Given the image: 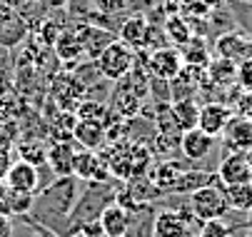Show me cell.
<instances>
[{
    "instance_id": "6da1fadb",
    "label": "cell",
    "mask_w": 252,
    "mask_h": 237,
    "mask_svg": "<svg viewBox=\"0 0 252 237\" xmlns=\"http://www.w3.org/2000/svg\"><path fill=\"white\" fill-rule=\"evenodd\" d=\"M135 65V50L120 40H113L107 45L97 58H95V67L97 73L110 80V83H118L120 78H125L130 73V67Z\"/></svg>"
},
{
    "instance_id": "d590c367",
    "label": "cell",
    "mask_w": 252,
    "mask_h": 237,
    "mask_svg": "<svg viewBox=\"0 0 252 237\" xmlns=\"http://www.w3.org/2000/svg\"><path fill=\"white\" fill-rule=\"evenodd\" d=\"M35 3H43V0H23V5H35Z\"/></svg>"
},
{
    "instance_id": "5bb4252c",
    "label": "cell",
    "mask_w": 252,
    "mask_h": 237,
    "mask_svg": "<svg viewBox=\"0 0 252 237\" xmlns=\"http://www.w3.org/2000/svg\"><path fill=\"white\" fill-rule=\"evenodd\" d=\"M97 225H100L105 237H125L130 230V212L125 207H120L118 202H113V205H107L100 212Z\"/></svg>"
},
{
    "instance_id": "9a60e30c",
    "label": "cell",
    "mask_w": 252,
    "mask_h": 237,
    "mask_svg": "<svg viewBox=\"0 0 252 237\" xmlns=\"http://www.w3.org/2000/svg\"><path fill=\"white\" fill-rule=\"evenodd\" d=\"M123 120H132V118H137L140 113H142V100L123 83V80H118V85H115V90H113V105H110Z\"/></svg>"
},
{
    "instance_id": "d4e9b609",
    "label": "cell",
    "mask_w": 252,
    "mask_h": 237,
    "mask_svg": "<svg viewBox=\"0 0 252 237\" xmlns=\"http://www.w3.org/2000/svg\"><path fill=\"white\" fill-rule=\"evenodd\" d=\"M165 35L175 43V45H188L192 40V32H190V25L180 18V15H172L167 18L165 23Z\"/></svg>"
},
{
    "instance_id": "d6a6232c",
    "label": "cell",
    "mask_w": 252,
    "mask_h": 237,
    "mask_svg": "<svg viewBox=\"0 0 252 237\" xmlns=\"http://www.w3.org/2000/svg\"><path fill=\"white\" fill-rule=\"evenodd\" d=\"M0 237H13V222L8 215H0Z\"/></svg>"
},
{
    "instance_id": "9c48e42d",
    "label": "cell",
    "mask_w": 252,
    "mask_h": 237,
    "mask_svg": "<svg viewBox=\"0 0 252 237\" xmlns=\"http://www.w3.org/2000/svg\"><path fill=\"white\" fill-rule=\"evenodd\" d=\"M107 162L102 157L95 155V150H78L75 152V162H73V175L78 180L85 182H97L102 178H107Z\"/></svg>"
},
{
    "instance_id": "e575fe53",
    "label": "cell",
    "mask_w": 252,
    "mask_h": 237,
    "mask_svg": "<svg viewBox=\"0 0 252 237\" xmlns=\"http://www.w3.org/2000/svg\"><path fill=\"white\" fill-rule=\"evenodd\" d=\"M0 3H5V5H13V8H20V5H23V0H0Z\"/></svg>"
},
{
    "instance_id": "f1b7e54d",
    "label": "cell",
    "mask_w": 252,
    "mask_h": 237,
    "mask_svg": "<svg viewBox=\"0 0 252 237\" xmlns=\"http://www.w3.org/2000/svg\"><path fill=\"white\" fill-rule=\"evenodd\" d=\"M197 237H230V227L225 225V220H205L200 225V235Z\"/></svg>"
},
{
    "instance_id": "f35d334b",
    "label": "cell",
    "mask_w": 252,
    "mask_h": 237,
    "mask_svg": "<svg viewBox=\"0 0 252 237\" xmlns=\"http://www.w3.org/2000/svg\"><path fill=\"white\" fill-rule=\"evenodd\" d=\"M125 237H130V235H125Z\"/></svg>"
},
{
    "instance_id": "4316f807",
    "label": "cell",
    "mask_w": 252,
    "mask_h": 237,
    "mask_svg": "<svg viewBox=\"0 0 252 237\" xmlns=\"http://www.w3.org/2000/svg\"><path fill=\"white\" fill-rule=\"evenodd\" d=\"M48 155V148L40 140H25L20 143V160H28L32 165H43Z\"/></svg>"
},
{
    "instance_id": "44dd1931",
    "label": "cell",
    "mask_w": 252,
    "mask_h": 237,
    "mask_svg": "<svg viewBox=\"0 0 252 237\" xmlns=\"http://www.w3.org/2000/svg\"><path fill=\"white\" fill-rule=\"evenodd\" d=\"M170 108H172V118H175L180 132L197 127V120H200V105L195 103L192 97H175Z\"/></svg>"
},
{
    "instance_id": "4dcf8cb0",
    "label": "cell",
    "mask_w": 252,
    "mask_h": 237,
    "mask_svg": "<svg viewBox=\"0 0 252 237\" xmlns=\"http://www.w3.org/2000/svg\"><path fill=\"white\" fill-rule=\"evenodd\" d=\"M13 162H15V160H13V145H10L8 138H3V135H0V180H5V175H8V170H10Z\"/></svg>"
},
{
    "instance_id": "8992f818",
    "label": "cell",
    "mask_w": 252,
    "mask_h": 237,
    "mask_svg": "<svg viewBox=\"0 0 252 237\" xmlns=\"http://www.w3.org/2000/svg\"><path fill=\"white\" fill-rule=\"evenodd\" d=\"M218 178L222 185H240V182H252V165L247 152H230L222 157L218 167Z\"/></svg>"
},
{
    "instance_id": "603a6c76",
    "label": "cell",
    "mask_w": 252,
    "mask_h": 237,
    "mask_svg": "<svg viewBox=\"0 0 252 237\" xmlns=\"http://www.w3.org/2000/svg\"><path fill=\"white\" fill-rule=\"evenodd\" d=\"M218 53L222 55V58H227V60H240V53H242V58H252V48H250V43L245 40V38H240V35H225V38H220L218 40Z\"/></svg>"
},
{
    "instance_id": "83f0119b",
    "label": "cell",
    "mask_w": 252,
    "mask_h": 237,
    "mask_svg": "<svg viewBox=\"0 0 252 237\" xmlns=\"http://www.w3.org/2000/svg\"><path fill=\"white\" fill-rule=\"evenodd\" d=\"M90 5L107 18H115L127 10V0H90Z\"/></svg>"
},
{
    "instance_id": "8fae6325",
    "label": "cell",
    "mask_w": 252,
    "mask_h": 237,
    "mask_svg": "<svg viewBox=\"0 0 252 237\" xmlns=\"http://www.w3.org/2000/svg\"><path fill=\"white\" fill-rule=\"evenodd\" d=\"M75 145L67 143V140H58L55 145L48 148V155H45V162L48 167L58 175V178H70L73 175V162H75Z\"/></svg>"
},
{
    "instance_id": "cb8c5ba5",
    "label": "cell",
    "mask_w": 252,
    "mask_h": 237,
    "mask_svg": "<svg viewBox=\"0 0 252 237\" xmlns=\"http://www.w3.org/2000/svg\"><path fill=\"white\" fill-rule=\"evenodd\" d=\"M3 202H5V210H8V215L13 217V215H23V212H30V207H32L35 197H32L30 192L5 190V197H3Z\"/></svg>"
},
{
    "instance_id": "836d02e7",
    "label": "cell",
    "mask_w": 252,
    "mask_h": 237,
    "mask_svg": "<svg viewBox=\"0 0 252 237\" xmlns=\"http://www.w3.org/2000/svg\"><path fill=\"white\" fill-rule=\"evenodd\" d=\"M43 3H45V8H50V10H63V8L70 5V0H43Z\"/></svg>"
},
{
    "instance_id": "484cf974",
    "label": "cell",
    "mask_w": 252,
    "mask_h": 237,
    "mask_svg": "<svg viewBox=\"0 0 252 237\" xmlns=\"http://www.w3.org/2000/svg\"><path fill=\"white\" fill-rule=\"evenodd\" d=\"M207 75L218 83V85H227V80H232V78L237 75V67H235L232 60L222 58V60H218V62L207 65Z\"/></svg>"
},
{
    "instance_id": "4fadbf2b",
    "label": "cell",
    "mask_w": 252,
    "mask_h": 237,
    "mask_svg": "<svg viewBox=\"0 0 252 237\" xmlns=\"http://www.w3.org/2000/svg\"><path fill=\"white\" fill-rule=\"evenodd\" d=\"M222 135L227 145L232 148V152H252V118L232 115Z\"/></svg>"
},
{
    "instance_id": "3957f363",
    "label": "cell",
    "mask_w": 252,
    "mask_h": 237,
    "mask_svg": "<svg viewBox=\"0 0 252 237\" xmlns=\"http://www.w3.org/2000/svg\"><path fill=\"white\" fill-rule=\"evenodd\" d=\"M50 97L65 113L75 115L78 105L85 100V83H80V78L75 73H63V75L55 78V83L50 88Z\"/></svg>"
},
{
    "instance_id": "52a82bcc",
    "label": "cell",
    "mask_w": 252,
    "mask_h": 237,
    "mask_svg": "<svg viewBox=\"0 0 252 237\" xmlns=\"http://www.w3.org/2000/svg\"><path fill=\"white\" fill-rule=\"evenodd\" d=\"M75 32H78V38H80V43H83V53H85V58H90V60H95V58H97L107 45H110L113 40H118L115 32H110L107 28L90 25V23H83L80 28H75Z\"/></svg>"
},
{
    "instance_id": "2e32d148",
    "label": "cell",
    "mask_w": 252,
    "mask_h": 237,
    "mask_svg": "<svg viewBox=\"0 0 252 237\" xmlns=\"http://www.w3.org/2000/svg\"><path fill=\"white\" fill-rule=\"evenodd\" d=\"M73 143L83 150H97L105 143V127L97 120H78L73 127Z\"/></svg>"
},
{
    "instance_id": "5b68a950",
    "label": "cell",
    "mask_w": 252,
    "mask_h": 237,
    "mask_svg": "<svg viewBox=\"0 0 252 237\" xmlns=\"http://www.w3.org/2000/svg\"><path fill=\"white\" fill-rule=\"evenodd\" d=\"M5 187L8 190H18V192H30L35 195L40 190V173L38 165H32L28 160H15L10 165V170L5 175Z\"/></svg>"
},
{
    "instance_id": "7a4b0ae2",
    "label": "cell",
    "mask_w": 252,
    "mask_h": 237,
    "mask_svg": "<svg viewBox=\"0 0 252 237\" xmlns=\"http://www.w3.org/2000/svg\"><path fill=\"white\" fill-rule=\"evenodd\" d=\"M227 200L222 195V185H205L190 195V212L205 222V220H220L227 215Z\"/></svg>"
},
{
    "instance_id": "277c9868",
    "label": "cell",
    "mask_w": 252,
    "mask_h": 237,
    "mask_svg": "<svg viewBox=\"0 0 252 237\" xmlns=\"http://www.w3.org/2000/svg\"><path fill=\"white\" fill-rule=\"evenodd\" d=\"M183 65H185L183 53H180L175 45H170V48H158V50H153V53L148 55L150 73H153L155 78H160V80H167V83L180 75Z\"/></svg>"
},
{
    "instance_id": "ac0fdd59",
    "label": "cell",
    "mask_w": 252,
    "mask_h": 237,
    "mask_svg": "<svg viewBox=\"0 0 252 237\" xmlns=\"http://www.w3.org/2000/svg\"><path fill=\"white\" fill-rule=\"evenodd\" d=\"M148 28H150L148 18L142 15V13H135V15H130V18L120 25V30H118V40L125 43V45H130L132 50H135V48H142V40H145Z\"/></svg>"
},
{
    "instance_id": "f546056e",
    "label": "cell",
    "mask_w": 252,
    "mask_h": 237,
    "mask_svg": "<svg viewBox=\"0 0 252 237\" xmlns=\"http://www.w3.org/2000/svg\"><path fill=\"white\" fill-rule=\"evenodd\" d=\"M60 32H63L60 23H55V20H43V25H40V30H38V35H40L43 45L53 48V45H55V40L60 38Z\"/></svg>"
},
{
    "instance_id": "e0dca14e",
    "label": "cell",
    "mask_w": 252,
    "mask_h": 237,
    "mask_svg": "<svg viewBox=\"0 0 252 237\" xmlns=\"http://www.w3.org/2000/svg\"><path fill=\"white\" fill-rule=\"evenodd\" d=\"M53 50H55L58 60L65 62V65H78V62L85 58L83 43H80V38H78L75 30H63L60 38H58L55 45H53Z\"/></svg>"
},
{
    "instance_id": "ffe728a7",
    "label": "cell",
    "mask_w": 252,
    "mask_h": 237,
    "mask_svg": "<svg viewBox=\"0 0 252 237\" xmlns=\"http://www.w3.org/2000/svg\"><path fill=\"white\" fill-rule=\"evenodd\" d=\"M180 175H183V165H180L177 160H160V162L153 167L150 180L155 182V187H158L160 192H172Z\"/></svg>"
},
{
    "instance_id": "8d00e7d4",
    "label": "cell",
    "mask_w": 252,
    "mask_h": 237,
    "mask_svg": "<svg viewBox=\"0 0 252 237\" xmlns=\"http://www.w3.org/2000/svg\"><path fill=\"white\" fill-rule=\"evenodd\" d=\"M247 157H250V165H252V152H247Z\"/></svg>"
},
{
    "instance_id": "74e56055",
    "label": "cell",
    "mask_w": 252,
    "mask_h": 237,
    "mask_svg": "<svg viewBox=\"0 0 252 237\" xmlns=\"http://www.w3.org/2000/svg\"><path fill=\"white\" fill-rule=\"evenodd\" d=\"M250 220H252V210H250Z\"/></svg>"
},
{
    "instance_id": "7402d4cb",
    "label": "cell",
    "mask_w": 252,
    "mask_h": 237,
    "mask_svg": "<svg viewBox=\"0 0 252 237\" xmlns=\"http://www.w3.org/2000/svg\"><path fill=\"white\" fill-rule=\"evenodd\" d=\"M222 195L227 200L230 210H237V212H250L252 210V182L222 185Z\"/></svg>"
},
{
    "instance_id": "ba28073f",
    "label": "cell",
    "mask_w": 252,
    "mask_h": 237,
    "mask_svg": "<svg viewBox=\"0 0 252 237\" xmlns=\"http://www.w3.org/2000/svg\"><path fill=\"white\" fill-rule=\"evenodd\" d=\"M232 115H235V113H232L230 105H225V103H205V105L200 108L197 127H200L202 132L212 135V138H218V135L225 132V127H227V122L232 120Z\"/></svg>"
},
{
    "instance_id": "1f68e13d",
    "label": "cell",
    "mask_w": 252,
    "mask_h": 237,
    "mask_svg": "<svg viewBox=\"0 0 252 237\" xmlns=\"http://www.w3.org/2000/svg\"><path fill=\"white\" fill-rule=\"evenodd\" d=\"M18 18V8H13V5H5V3H0V28L3 25H8V23H13Z\"/></svg>"
},
{
    "instance_id": "d6986e66",
    "label": "cell",
    "mask_w": 252,
    "mask_h": 237,
    "mask_svg": "<svg viewBox=\"0 0 252 237\" xmlns=\"http://www.w3.org/2000/svg\"><path fill=\"white\" fill-rule=\"evenodd\" d=\"M205 185H222L218 173H207V170H183V175L177 178V185L172 192L180 195H192L195 190L205 187Z\"/></svg>"
},
{
    "instance_id": "30bf717a",
    "label": "cell",
    "mask_w": 252,
    "mask_h": 237,
    "mask_svg": "<svg viewBox=\"0 0 252 237\" xmlns=\"http://www.w3.org/2000/svg\"><path fill=\"white\" fill-rule=\"evenodd\" d=\"M215 148V138L207 132H202L200 127H192V130H185L183 135H180V150H183V155L192 162L197 160H205Z\"/></svg>"
},
{
    "instance_id": "7c38bea8",
    "label": "cell",
    "mask_w": 252,
    "mask_h": 237,
    "mask_svg": "<svg viewBox=\"0 0 252 237\" xmlns=\"http://www.w3.org/2000/svg\"><path fill=\"white\" fill-rule=\"evenodd\" d=\"M155 237H188V215L183 210H160L153 222Z\"/></svg>"
}]
</instances>
